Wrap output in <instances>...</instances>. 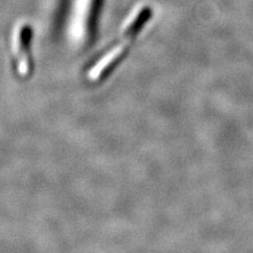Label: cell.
<instances>
[{
	"instance_id": "obj_1",
	"label": "cell",
	"mask_w": 253,
	"mask_h": 253,
	"mask_svg": "<svg viewBox=\"0 0 253 253\" xmlns=\"http://www.w3.org/2000/svg\"><path fill=\"white\" fill-rule=\"evenodd\" d=\"M152 10L146 6L134 16V18L129 22L128 27H126L121 37L117 39L115 43L111 44L108 49L101 53L99 56L92 62L86 78L93 84H98L104 82L113 71L121 65V62L128 55L129 50L133 45L134 41L137 37L139 32L144 29L146 23L151 18Z\"/></svg>"
},
{
	"instance_id": "obj_2",
	"label": "cell",
	"mask_w": 253,
	"mask_h": 253,
	"mask_svg": "<svg viewBox=\"0 0 253 253\" xmlns=\"http://www.w3.org/2000/svg\"><path fill=\"white\" fill-rule=\"evenodd\" d=\"M32 29L28 23L16 27L13 35V50L16 73L21 78H29L34 71V62L31 53Z\"/></svg>"
},
{
	"instance_id": "obj_3",
	"label": "cell",
	"mask_w": 253,
	"mask_h": 253,
	"mask_svg": "<svg viewBox=\"0 0 253 253\" xmlns=\"http://www.w3.org/2000/svg\"><path fill=\"white\" fill-rule=\"evenodd\" d=\"M100 0H72L70 12L71 31L75 37L89 35L96 18Z\"/></svg>"
}]
</instances>
